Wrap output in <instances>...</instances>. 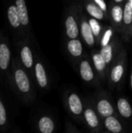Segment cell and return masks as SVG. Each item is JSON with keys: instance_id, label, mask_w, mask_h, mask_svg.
I'll return each mask as SVG.
<instances>
[{"instance_id": "obj_1", "label": "cell", "mask_w": 132, "mask_h": 133, "mask_svg": "<svg viewBox=\"0 0 132 133\" xmlns=\"http://www.w3.org/2000/svg\"><path fill=\"white\" fill-rule=\"evenodd\" d=\"M8 87L23 102L32 99L33 89L30 79L18 56L12 58Z\"/></svg>"}, {"instance_id": "obj_2", "label": "cell", "mask_w": 132, "mask_h": 133, "mask_svg": "<svg viewBox=\"0 0 132 133\" xmlns=\"http://www.w3.org/2000/svg\"><path fill=\"white\" fill-rule=\"evenodd\" d=\"M12 51L8 37L3 31H0V79L5 85H9L12 66Z\"/></svg>"}, {"instance_id": "obj_3", "label": "cell", "mask_w": 132, "mask_h": 133, "mask_svg": "<svg viewBox=\"0 0 132 133\" xmlns=\"http://www.w3.org/2000/svg\"><path fill=\"white\" fill-rule=\"evenodd\" d=\"M5 13L7 23L12 36L14 37V40L18 41L19 39L26 37V34L23 28L14 0H7Z\"/></svg>"}, {"instance_id": "obj_4", "label": "cell", "mask_w": 132, "mask_h": 133, "mask_svg": "<svg viewBox=\"0 0 132 133\" xmlns=\"http://www.w3.org/2000/svg\"><path fill=\"white\" fill-rule=\"evenodd\" d=\"M26 36L16 41V46L18 50V58H19L22 65L26 69V71L31 72L34 67V61L32 50L30 45L26 42Z\"/></svg>"}, {"instance_id": "obj_5", "label": "cell", "mask_w": 132, "mask_h": 133, "mask_svg": "<svg viewBox=\"0 0 132 133\" xmlns=\"http://www.w3.org/2000/svg\"><path fill=\"white\" fill-rule=\"evenodd\" d=\"M15 5L17 9V12L23 26V28L24 30L25 34H26V32L29 30L30 26V17H29V12L26 3V0H14Z\"/></svg>"}, {"instance_id": "obj_6", "label": "cell", "mask_w": 132, "mask_h": 133, "mask_svg": "<svg viewBox=\"0 0 132 133\" xmlns=\"http://www.w3.org/2000/svg\"><path fill=\"white\" fill-rule=\"evenodd\" d=\"M33 71H34V76L36 78L38 86L41 89L46 88L48 83V80H47V73H46V71L43 64L40 62H37L34 64Z\"/></svg>"}, {"instance_id": "obj_7", "label": "cell", "mask_w": 132, "mask_h": 133, "mask_svg": "<svg viewBox=\"0 0 132 133\" xmlns=\"http://www.w3.org/2000/svg\"><path fill=\"white\" fill-rule=\"evenodd\" d=\"M9 129V121L5 101L0 94V131L5 132Z\"/></svg>"}, {"instance_id": "obj_8", "label": "cell", "mask_w": 132, "mask_h": 133, "mask_svg": "<svg viewBox=\"0 0 132 133\" xmlns=\"http://www.w3.org/2000/svg\"><path fill=\"white\" fill-rule=\"evenodd\" d=\"M65 27L67 36L71 39H75L79 35V27L75 18L72 16H68L65 20Z\"/></svg>"}, {"instance_id": "obj_9", "label": "cell", "mask_w": 132, "mask_h": 133, "mask_svg": "<svg viewBox=\"0 0 132 133\" xmlns=\"http://www.w3.org/2000/svg\"><path fill=\"white\" fill-rule=\"evenodd\" d=\"M38 129L41 133H51L54 129L53 120L48 116L41 117L37 123Z\"/></svg>"}, {"instance_id": "obj_10", "label": "cell", "mask_w": 132, "mask_h": 133, "mask_svg": "<svg viewBox=\"0 0 132 133\" xmlns=\"http://www.w3.org/2000/svg\"><path fill=\"white\" fill-rule=\"evenodd\" d=\"M68 105L71 111L74 115H80L82 112V104L79 97L76 94H72L69 96Z\"/></svg>"}, {"instance_id": "obj_11", "label": "cell", "mask_w": 132, "mask_h": 133, "mask_svg": "<svg viewBox=\"0 0 132 133\" xmlns=\"http://www.w3.org/2000/svg\"><path fill=\"white\" fill-rule=\"evenodd\" d=\"M81 32L86 43L89 46H93L94 44V34L93 33L89 23H88L86 21H83L82 23Z\"/></svg>"}, {"instance_id": "obj_12", "label": "cell", "mask_w": 132, "mask_h": 133, "mask_svg": "<svg viewBox=\"0 0 132 133\" xmlns=\"http://www.w3.org/2000/svg\"><path fill=\"white\" fill-rule=\"evenodd\" d=\"M79 71H80L81 77L82 78L83 80H85L86 82L91 81L94 77L92 67H91L90 64L89 63V62H87L86 60L82 61L80 63Z\"/></svg>"}, {"instance_id": "obj_13", "label": "cell", "mask_w": 132, "mask_h": 133, "mask_svg": "<svg viewBox=\"0 0 132 133\" xmlns=\"http://www.w3.org/2000/svg\"><path fill=\"white\" fill-rule=\"evenodd\" d=\"M106 128L111 132L119 133L122 130V126L120 122L113 116H108L106 118L104 122Z\"/></svg>"}, {"instance_id": "obj_14", "label": "cell", "mask_w": 132, "mask_h": 133, "mask_svg": "<svg viewBox=\"0 0 132 133\" xmlns=\"http://www.w3.org/2000/svg\"><path fill=\"white\" fill-rule=\"evenodd\" d=\"M97 110L99 113L103 117H108L113 115L114 108L110 103L107 100H100L97 104Z\"/></svg>"}, {"instance_id": "obj_15", "label": "cell", "mask_w": 132, "mask_h": 133, "mask_svg": "<svg viewBox=\"0 0 132 133\" xmlns=\"http://www.w3.org/2000/svg\"><path fill=\"white\" fill-rule=\"evenodd\" d=\"M117 108L120 114L124 118H129L132 115V109L129 102L124 99L121 98L117 101Z\"/></svg>"}, {"instance_id": "obj_16", "label": "cell", "mask_w": 132, "mask_h": 133, "mask_svg": "<svg viewBox=\"0 0 132 133\" xmlns=\"http://www.w3.org/2000/svg\"><path fill=\"white\" fill-rule=\"evenodd\" d=\"M68 49L74 57H79L82 53V45L79 40L72 39L68 44Z\"/></svg>"}, {"instance_id": "obj_17", "label": "cell", "mask_w": 132, "mask_h": 133, "mask_svg": "<svg viewBox=\"0 0 132 133\" xmlns=\"http://www.w3.org/2000/svg\"><path fill=\"white\" fill-rule=\"evenodd\" d=\"M86 11L88 13L96 19H103L104 14L103 11L96 5L93 3H89L86 5Z\"/></svg>"}, {"instance_id": "obj_18", "label": "cell", "mask_w": 132, "mask_h": 133, "mask_svg": "<svg viewBox=\"0 0 132 133\" xmlns=\"http://www.w3.org/2000/svg\"><path fill=\"white\" fill-rule=\"evenodd\" d=\"M84 116L86 118V121L87 124L91 127V128H96L99 125V121L96 115L92 109H86L84 112Z\"/></svg>"}, {"instance_id": "obj_19", "label": "cell", "mask_w": 132, "mask_h": 133, "mask_svg": "<svg viewBox=\"0 0 132 133\" xmlns=\"http://www.w3.org/2000/svg\"><path fill=\"white\" fill-rule=\"evenodd\" d=\"M124 74V67L122 65H117L111 71V79L114 83H118Z\"/></svg>"}, {"instance_id": "obj_20", "label": "cell", "mask_w": 132, "mask_h": 133, "mask_svg": "<svg viewBox=\"0 0 132 133\" xmlns=\"http://www.w3.org/2000/svg\"><path fill=\"white\" fill-rule=\"evenodd\" d=\"M93 60L95 67L97 69V71L101 72V71L104 70L107 62H105V60L103 59V58L102 57L100 53L94 54L93 56Z\"/></svg>"}, {"instance_id": "obj_21", "label": "cell", "mask_w": 132, "mask_h": 133, "mask_svg": "<svg viewBox=\"0 0 132 133\" xmlns=\"http://www.w3.org/2000/svg\"><path fill=\"white\" fill-rule=\"evenodd\" d=\"M123 21L126 25H129L132 23V8L129 2L124 5Z\"/></svg>"}, {"instance_id": "obj_22", "label": "cell", "mask_w": 132, "mask_h": 133, "mask_svg": "<svg viewBox=\"0 0 132 133\" xmlns=\"http://www.w3.org/2000/svg\"><path fill=\"white\" fill-rule=\"evenodd\" d=\"M111 15L113 19L116 23H121L123 20V16H124V11L119 5H115L113 7L111 10Z\"/></svg>"}, {"instance_id": "obj_23", "label": "cell", "mask_w": 132, "mask_h": 133, "mask_svg": "<svg viewBox=\"0 0 132 133\" xmlns=\"http://www.w3.org/2000/svg\"><path fill=\"white\" fill-rule=\"evenodd\" d=\"M100 55H102L107 64L110 62L112 59V46L109 44L105 46H103L100 51Z\"/></svg>"}, {"instance_id": "obj_24", "label": "cell", "mask_w": 132, "mask_h": 133, "mask_svg": "<svg viewBox=\"0 0 132 133\" xmlns=\"http://www.w3.org/2000/svg\"><path fill=\"white\" fill-rule=\"evenodd\" d=\"M89 23L90 25V27L93 30L94 36H99L100 30H101V26H100L99 22L96 20V19H95V18L90 19L89 21Z\"/></svg>"}, {"instance_id": "obj_25", "label": "cell", "mask_w": 132, "mask_h": 133, "mask_svg": "<svg viewBox=\"0 0 132 133\" xmlns=\"http://www.w3.org/2000/svg\"><path fill=\"white\" fill-rule=\"evenodd\" d=\"M112 34H113V31H112L111 29H108L105 32V34L103 36L102 41H101V45L102 46H105V45H107V44H109L110 40V38L112 37Z\"/></svg>"}, {"instance_id": "obj_26", "label": "cell", "mask_w": 132, "mask_h": 133, "mask_svg": "<svg viewBox=\"0 0 132 133\" xmlns=\"http://www.w3.org/2000/svg\"><path fill=\"white\" fill-rule=\"evenodd\" d=\"M94 2L103 12L107 11V4L104 2V0H94Z\"/></svg>"}, {"instance_id": "obj_27", "label": "cell", "mask_w": 132, "mask_h": 133, "mask_svg": "<svg viewBox=\"0 0 132 133\" xmlns=\"http://www.w3.org/2000/svg\"><path fill=\"white\" fill-rule=\"evenodd\" d=\"M116 2H122L123 0H114Z\"/></svg>"}, {"instance_id": "obj_28", "label": "cell", "mask_w": 132, "mask_h": 133, "mask_svg": "<svg viewBox=\"0 0 132 133\" xmlns=\"http://www.w3.org/2000/svg\"><path fill=\"white\" fill-rule=\"evenodd\" d=\"M131 87H132V74H131Z\"/></svg>"}, {"instance_id": "obj_29", "label": "cell", "mask_w": 132, "mask_h": 133, "mask_svg": "<svg viewBox=\"0 0 132 133\" xmlns=\"http://www.w3.org/2000/svg\"><path fill=\"white\" fill-rule=\"evenodd\" d=\"M129 2H130V4H131V8H132V0H129Z\"/></svg>"}]
</instances>
